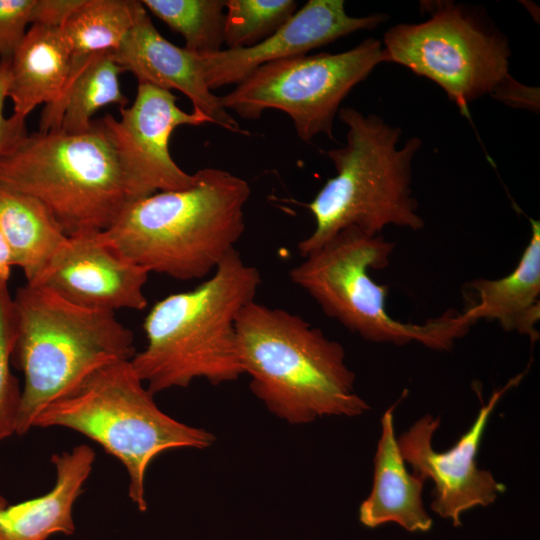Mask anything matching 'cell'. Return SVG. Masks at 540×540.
Returning <instances> with one entry per match:
<instances>
[{"mask_svg":"<svg viewBox=\"0 0 540 540\" xmlns=\"http://www.w3.org/2000/svg\"><path fill=\"white\" fill-rule=\"evenodd\" d=\"M0 189L39 201L67 236L105 231L131 202L99 120L81 134H25L0 154Z\"/></svg>","mask_w":540,"mask_h":540,"instance_id":"7","label":"cell"},{"mask_svg":"<svg viewBox=\"0 0 540 540\" xmlns=\"http://www.w3.org/2000/svg\"><path fill=\"white\" fill-rule=\"evenodd\" d=\"M12 365L24 376L17 435L38 413L96 369L130 361L134 334L115 312L76 305L49 288L26 283L13 296Z\"/></svg>","mask_w":540,"mask_h":540,"instance_id":"5","label":"cell"},{"mask_svg":"<svg viewBox=\"0 0 540 540\" xmlns=\"http://www.w3.org/2000/svg\"><path fill=\"white\" fill-rule=\"evenodd\" d=\"M149 273L126 260L101 232L68 236L41 274L29 284L51 289L64 299L90 309L115 312L142 310Z\"/></svg>","mask_w":540,"mask_h":540,"instance_id":"13","label":"cell"},{"mask_svg":"<svg viewBox=\"0 0 540 540\" xmlns=\"http://www.w3.org/2000/svg\"><path fill=\"white\" fill-rule=\"evenodd\" d=\"M381 62L382 44L369 38L340 53L269 62L219 98L228 112L243 119H259L268 109L283 111L302 141L310 142L319 134L333 140L340 104Z\"/></svg>","mask_w":540,"mask_h":540,"instance_id":"9","label":"cell"},{"mask_svg":"<svg viewBox=\"0 0 540 540\" xmlns=\"http://www.w3.org/2000/svg\"><path fill=\"white\" fill-rule=\"evenodd\" d=\"M171 91L138 84L130 107L99 119L125 175L131 202L157 192L181 190L194 183V174L182 170L169 152L173 131L183 125L211 123L202 112H185Z\"/></svg>","mask_w":540,"mask_h":540,"instance_id":"11","label":"cell"},{"mask_svg":"<svg viewBox=\"0 0 540 540\" xmlns=\"http://www.w3.org/2000/svg\"><path fill=\"white\" fill-rule=\"evenodd\" d=\"M524 374H518L492 393L488 402L482 404L471 427L449 450H434L432 439L440 418L430 414L422 416L397 439L400 453L411 465L413 473L434 484L431 509L442 518L450 519L455 527L461 525L463 512L488 506L505 492L504 484L490 471L477 466L476 455L493 410L501 397L520 383Z\"/></svg>","mask_w":540,"mask_h":540,"instance_id":"12","label":"cell"},{"mask_svg":"<svg viewBox=\"0 0 540 540\" xmlns=\"http://www.w3.org/2000/svg\"><path fill=\"white\" fill-rule=\"evenodd\" d=\"M10 250L0 231V282H7L12 267Z\"/></svg>","mask_w":540,"mask_h":540,"instance_id":"30","label":"cell"},{"mask_svg":"<svg viewBox=\"0 0 540 540\" xmlns=\"http://www.w3.org/2000/svg\"><path fill=\"white\" fill-rule=\"evenodd\" d=\"M94 461L95 452L90 446L77 445L71 451L51 456L56 481L49 492L16 504H10L0 494V540H47L56 533L72 535L73 505L84 492Z\"/></svg>","mask_w":540,"mask_h":540,"instance_id":"16","label":"cell"},{"mask_svg":"<svg viewBox=\"0 0 540 540\" xmlns=\"http://www.w3.org/2000/svg\"><path fill=\"white\" fill-rule=\"evenodd\" d=\"M82 0H36L33 24L61 27Z\"/></svg>","mask_w":540,"mask_h":540,"instance_id":"29","label":"cell"},{"mask_svg":"<svg viewBox=\"0 0 540 540\" xmlns=\"http://www.w3.org/2000/svg\"><path fill=\"white\" fill-rule=\"evenodd\" d=\"M0 231L13 266L33 282L64 245L68 236L36 199L0 189Z\"/></svg>","mask_w":540,"mask_h":540,"instance_id":"21","label":"cell"},{"mask_svg":"<svg viewBox=\"0 0 540 540\" xmlns=\"http://www.w3.org/2000/svg\"><path fill=\"white\" fill-rule=\"evenodd\" d=\"M249 196L246 180L218 168L200 169L188 188L130 202L101 236L148 273L201 279L235 249Z\"/></svg>","mask_w":540,"mask_h":540,"instance_id":"1","label":"cell"},{"mask_svg":"<svg viewBox=\"0 0 540 540\" xmlns=\"http://www.w3.org/2000/svg\"><path fill=\"white\" fill-rule=\"evenodd\" d=\"M297 11L293 0H226L224 43L227 49L258 44L284 25Z\"/></svg>","mask_w":540,"mask_h":540,"instance_id":"24","label":"cell"},{"mask_svg":"<svg viewBox=\"0 0 540 540\" xmlns=\"http://www.w3.org/2000/svg\"><path fill=\"white\" fill-rule=\"evenodd\" d=\"M64 427L98 443L117 458L129 476L128 496L147 510L145 474L162 452L204 449L215 436L164 413L135 372L131 360L106 364L46 405L33 428Z\"/></svg>","mask_w":540,"mask_h":540,"instance_id":"6","label":"cell"},{"mask_svg":"<svg viewBox=\"0 0 540 540\" xmlns=\"http://www.w3.org/2000/svg\"><path fill=\"white\" fill-rule=\"evenodd\" d=\"M114 55L124 71L134 74L138 84L168 91L176 89L186 95L193 110L202 112L211 124L247 134L207 86L199 54L165 39L141 1H137L131 29Z\"/></svg>","mask_w":540,"mask_h":540,"instance_id":"15","label":"cell"},{"mask_svg":"<svg viewBox=\"0 0 540 540\" xmlns=\"http://www.w3.org/2000/svg\"><path fill=\"white\" fill-rule=\"evenodd\" d=\"M509 106L532 110H539V89L525 86L510 75L506 76L490 94Z\"/></svg>","mask_w":540,"mask_h":540,"instance_id":"28","label":"cell"},{"mask_svg":"<svg viewBox=\"0 0 540 540\" xmlns=\"http://www.w3.org/2000/svg\"><path fill=\"white\" fill-rule=\"evenodd\" d=\"M9 64L10 60H0V154L28 133L24 119L13 114L10 117H5L4 115Z\"/></svg>","mask_w":540,"mask_h":540,"instance_id":"27","label":"cell"},{"mask_svg":"<svg viewBox=\"0 0 540 540\" xmlns=\"http://www.w3.org/2000/svg\"><path fill=\"white\" fill-rule=\"evenodd\" d=\"M395 406L381 418L372 489L359 507V521L368 528L395 522L409 532H426L433 521L422 501L425 480L406 469L395 436Z\"/></svg>","mask_w":540,"mask_h":540,"instance_id":"17","label":"cell"},{"mask_svg":"<svg viewBox=\"0 0 540 540\" xmlns=\"http://www.w3.org/2000/svg\"><path fill=\"white\" fill-rule=\"evenodd\" d=\"M387 15L349 16L343 0H309L272 35L248 48L199 54L205 82L215 90L239 84L269 62L306 55L315 48L385 22Z\"/></svg>","mask_w":540,"mask_h":540,"instance_id":"14","label":"cell"},{"mask_svg":"<svg viewBox=\"0 0 540 540\" xmlns=\"http://www.w3.org/2000/svg\"><path fill=\"white\" fill-rule=\"evenodd\" d=\"M123 72L114 51L94 53L73 66L63 93L45 106L39 132L85 133L92 128V116L99 109L110 104L126 107L128 99L119 82Z\"/></svg>","mask_w":540,"mask_h":540,"instance_id":"20","label":"cell"},{"mask_svg":"<svg viewBox=\"0 0 540 540\" xmlns=\"http://www.w3.org/2000/svg\"><path fill=\"white\" fill-rule=\"evenodd\" d=\"M338 115L347 126L346 145L326 153L336 175L306 204L315 228L297 245L302 257L348 227L379 235L388 225L414 231L424 226L410 186L412 160L422 141L412 137L398 149L401 129L380 116L353 107L340 108Z\"/></svg>","mask_w":540,"mask_h":540,"instance_id":"4","label":"cell"},{"mask_svg":"<svg viewBox=\"0 0 540 540\" xmlns=\"http://www.w3.org/2000/svg\"><path fill=\"white\" fill-rule=\"evenodd\" d=\"M15 339L13 296L0 282V442L16 434L22 389L11 371Z\"/></svg>","mask_w":540,"mask_h":540,"instance_id":"25","label":"cell"},{"mask_svg":"<svg viewBox=\"0 0 540 540\" xmlns=\"http://www.w3.org/2000/svg\"><path fill=\"white\" fill-rule=\"evenodd\" d=\"M36 0H0V60H10L32 25Z\"/></svg>","mask_w":540,"mask_h":540,"instance_id":"26","label":"cell"},{"mask_svg":"<svg viewBox=\"0 0 540 540\" xmlns=\"http://www.w3.org/2000/svg\"><path fill=\"white\" fill-rule=\"evenodd\" d=\"M136 5L135 0H82L61 26L72 67L94 53L116 51L133 25Z\"/></svg>","mask_w":540,"mask_h":540,"instance_id":"22","label":"cell"},{"mask_svg":"<svg viewBox=\"0 0 540 540\" xmlns=\"http://www.w3.org/2000/svg\"><path fill=\"white\" fill-rule=\"evenodd\" d=\"M529 220L531 237L516 267L502 278L467 284L476 301L462 313L472 325L481 319L497 321L504 331H515L534 343L540 320V222Z\"/></svg>","mask_w":540,"mask_h":540,"instance_id":"18","label":"cell"},{"mask_svg":"<svg viewBox=\"0 0 540 540\" xmlns=\"http://www.w3.org/2000/svg\"><path fill=\"white\" fill-rule=\"evenodd\" d=\"M260 284L257 268L233 249L196 288L156 302L143 323L146 346L131 359L147 389L154 395L199 378L213 385L237 380L236 323Z\"/></svg>","mask_w":540,"mask_h":540,"instance_id":"2","label":"cell"},{"mask_svg":"<svg viewBox=\"0 0 540 540\" xmlns=\"http://www.w3.org/2000/svg\"><path fill=\"white\" fill-rule=\"evenodd\" d=\"M71 69V53L61 27L31 25L10 59L6 95L13 115L25 120L40 104L56 102Z\"/></svg>","mask_w":540,"mask_h":540,"instance_id":"19","label":"cell"},{"mask_svg":"<svg viewBox=\"0 0 540 540\" xmlns=\"http://www.w3.org/2000/svg\"><path fill=\"white\" fill-rule=\"evenodd\" d=\"M236 333L250 390L278 418L307 424L369 409L355 391L343 346L303 317L254 300L240 312Z\"/></svg>","mask_w":540,"mask_h":540,"instance_id":"3","label":"cell"},{"mask_svg":"<svg viewBox=\"0 0 540 540\" xmlns=\"http://www.w3.org/2000/svg\"><path fill=\"white\" fill-rule=\"evenodd\" d=\"M422 23L398 24L384 35L382 62L403 65L438 84L463 115L509 75L510 50L461 7L437 2Z\"/></svg>","mask_w":540,"mask_h":540,"instance_id":"10","label":"cell"},{"mask_svg":"<svg viewBox=\"0 0 540 540\" xmlns=\"http://www.w3.org/2000/svg\"><path fill=\"white\" fill-rule=\"evenodd\" d=\"M147 11L179 33L187 50L209 54L224 43L225 0H143Z\"/></svg>","mask_w":540,"mask_h":540,"instance_id":"23","label":"cell"},{"mask_svg":"<svg viewBox=\"0 0 540 540\" xmlns=\"http://www.w3.org/2000/svg\"><path fill=\"white\" fill-rule=\"evenodd\" d=\"M395 244L357 227L341 230L289 272L290 280L307 292L330 318L375 343H419L450 350L472 324L463 313L446 311L423 324L404 323L389 315L388 286L376 283L372 269L388 266Z\"/></svg>","mask_w":540,"mask_h":540,"instance_id":"8","label":"cell"}]
</instances>
